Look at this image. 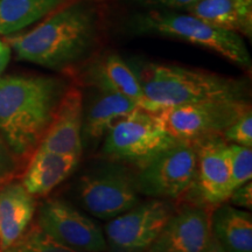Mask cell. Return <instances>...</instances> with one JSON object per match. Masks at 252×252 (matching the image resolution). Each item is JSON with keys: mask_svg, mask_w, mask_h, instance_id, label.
I'll list each match as a JSON object with an SVG mask.
<instances>
[{"mask_svg": "<svg viewBox=\"0 0 252 252\" xmlns=\"http://www.w3.org/2000/svg\"><path fill=\"white\" fill-rule=\"evenodd\" d=\"M67 88L56 77H0V134L18 160L37 149Z\"/></svg>", "mask_w": 252, "mask_h": 252, "instance_id": "obj_1", "label": "cell"}, {"mask_svg": "<svg viewBox=\"0 0 252 252\" xmlns=\"http://www.w3.org/2000/svg\"><path fill=\"white\" fill-rule=\"evenodd\" d=\"M97 20L96 9L89 2H74L32 31L5 41L21 61L63 70L89 54L96 39Z\"/></svg>", "mask_w": 252, "mask_h": 252, "instance_id": "obj_2", "label": "cell"}, {"mask_svg": "<svg viewBox=\"0 0 252 252\" xmlns=\"http://www.w3.org/2000/svg\"><path fill=\"white\" fill-rule=\"evenodd\" d=\"M135 75L151 112L184 104L248 99L245 81L197 69L149 63Z\"/></svg>", "mask_w": 252, "mask_h": 252, "instance_id": "obj_3", "label": "cell"}, {"mask_svg": "<svg viewBox=\"0 0 252 252\" xmlns=\"http://www.w3.org/2000/svg\"><path fill=\"white\" fill-rule=\"evenodd\" d=\"M137 28L144 33L158 34L201 46L238 67L251 69L250 53L239 34L214 26L194 15L151 11L138 19Z\"/></svg>", "mask_w": 252, "mask_h": 252, "instance_id": "obj_4", "label": "cell"}, {"mask_svg": "<svg viewBox=\"0 0 252 252\" xmlns=\"http://www.w3.org/2000/svg\"><path fill=\"white\" fill-rule=\"evenodd\" d=\"M104 137V156L138 169L178 141L166 130L156 112L143 108H137L118 121Z\"/></svg>", "mask_w": 252, "mask_h": 252, "instance_id": "obj_5", "label": "cell"}, {"mask_svg": "<svg viewBox=\"0 0 252 252\" xmlns=\"http://www.w3.org/2000/svg\"><path fill=\"white\" fill-rule=\"evenodd\" d=\"M77 193L87 212L103 220L115 219L140 202L135 174L112 160L84 173Z\"/></svg>", "mask_w": 252, "mask_h": 252, "instance_id": "obj_6", "label": "cell"}, {"mask_svg": "<svg viewBox=\"0 0 252 252\" xmlns=\"http://www.w3.org/2000/svg\"><path fill=\"white\" fill-rule=\"evenodd\" d=\"M251 105L248 99L184 104L158 110L156 115L178 141L196 143L210 135L222 134Z\"/></svg>", "mask_w": 252, "mask_h": 252, "instance_id": "obj_7", "label": "cell"}, {"mask_svg": "<svg viewBox=\"0 0 252 252\" xmlns=\"http://www.w3.org/2000/svg\"><path fill=\"white\" fill-rule=\"evenodd\" d=\"M135 174L140 194L152 198L175 200L194 185L196 178L195 144L176 141Z\"/></svg>", "mask_w": 252, "mask_h": 252, "instance_id": "obj_8", "label": "cell"}, {"mask_svg": "<svg viewBox=\"0 0 252 252\" xmlns=\"http://www.w3.org/2000/svg\"><path fill=\"white\" fill-rule=\"evenodd\" d=\"M175 208L169 200L152 198L139 202L127 212L110 220L104 228L106 250L145 252L171 219Z\"/></svg>", "mask_w": 252, "mask_h": 252, "instance_id": "obj_9", "label": "cell"}, {"mask_svg": "<svg viewBox=\"0 0 252 252\" xmlns=\"http://www.w3.org/2000/svg\"><path fill=\"white\" fill-rule=\"evenodd\" d=\"M36 225L59 243L77 252H105L103 230L93 219L60 198L41 204Z\"/></svg>", "mask_w": 252, "mask_h": 252, "instance_id": "obj_10", "label": "cell"}, {"mask_svg": "<svg viewBox=\"0 0 252 252\" xmlns=\"http://www.w3.org/2000/svg\"><path fill=\"white\" fill-rule=\"evenodd\" d=\"M210 214L197 204L175 209L145 252H207L212 242Z\"/></svg>", "mask_w": 252, "mask_h": 252, "instance_id": "obj_11", "label": "cell"}, {"mask_svg": "<svg viewBox=\"0 0 252 252\" xmlns=\"http://www.w3.org/2000/svg\"><path fill=\"white\" fill-rule=\"evenodd\" d=\"M195 144L196 149V178L201 201L210 207L224 203L230 191L229 144L222 135H210Z\"/></svg>", "mask_w": 252, "mask_h": 252, "instance_id": "obj_12", "label": "cell"}, {"mask_svg": "<svg viewBox=\"0 0 252 252\" xmlns=\"http://www.w3.org/2000/svg\"><path fill=\"white\" fill-rule=\"evenodd\" d=\"M83 96L80 89L68 87L63 94L48 130L39 146L52 152L81 157L83 153L82 123Z\"/></svg>", "mask_w": 252, "mask_h": 252, "instance_id": "obj_13", "label": "cell"}, {"mask_svg": "<svg viewBox=\"0 0 252 252\" xmlns=\"http://www.w3.org/2000/svg\"><path fill=\"white\" fill-rule=\"evenodd\" d=\"M80 160L81 157L37 147L31 156L21 184L34 197L46 196L74 173Z\"/></svg>", "mask_w": 252, "mask_h": 252, "instance_id": "obj_14", "label": "cell"}, {"mask_svg": "<svg viewBox=\"0 0 252 252\" xmlns=\"http://www.w3.org/2000/svg\"><path fill=\"white\" fill-rule=\"evenodd\" d=\"M36 210V201L21 182L0 186V247L4 251L23 236Z\"/></svg>", "mask_w": 252, "mask_h": 252, "instance_id": "obj_15", "label": "cell"}, {"mask_svg": "<svg viewBox=\"0 0 252 252\" xmlns=\"http://www.w3.org/2000/svg\"><path fill=\"white\" fill-rule=\"evenodd\" d=\"M137 108L140 106L123 94L98 90L89 105L83 108V146L102 139L116 123Z\"/></svg>", "mask_w": 252, "mask_h": 252, "instance_id": "obj_16", "label": "cell"}, {"mask_svg": "<svg viewBox=\"0 0 252 252\" xmlns=\"http://www.w3.org/2000/svg\"><path fill=\"white\" fill-rule=\"evenodd\" d=\"M89 78L97 90L123 94L140 108L151 111L137 75L119 55H108L97 62L91 69Z\"/></svg>", "mask_w": 252, "mask_h": 252, "instance_id": "obj_17", "label": "cell"}, {"mask_svg": "<svg viewBox=\"0 0 252 252\" xmlns=\"http://www.w3.org/2000/svg\"><path fill=\"white\" fill-rule=\"evenodd\" d=\"M185 11L216 27L252 36V0H197Z\"/></svg>", "mask_w": 252, "mask_h": 252, "instance_id": "obj_18", "label": "cell"}, {"mask_svg": "<svg viewBox=\"0 0 252 252\" xmlns=\"http://www.w3.org/2000/svg\"><path fill=\"white\" fill-rule=\"evenodd\" d=\"M212 234L225 252H252L251 213L220 203L210 214Z\"/></svg>", "mask_w": 252, "mask_h": 252, "instance_id": "obj_19", "label": "cell"}, {"mask_svg": "<svg viewBox=\"0 0 252 252\" xmlns=\"http://www.w3.org/2000/svg\"><path fill=\"white\" fill-rule=\"evenodd\" d=\"M65 0H0V35L9 36L53 13Z\"/></svg>", "mask_w": 252, "mask_h": 252, "instance_id": "obj_20", "label": "cell"}, {"mask_svg": "<svg viewBox=\"0 0 252 252\" xmlns=\"http://www.w3.org/2000/svg\"><path fill=\"white\" fill-rule=\"evenodd\" d=\"M1 252H77L65 247L46 232H43L37 225L27 229L26 232L14 242L11 247Z\"/></svg>", "mask_w": 252, "mask_h": 252, "instance_id": "obj_21", "label": "cell"}, {"mask_svg": "<svg viewBox=\"0 0 252 252\" xmlns=\"http://www.w3.org/2000/svg\"><path fill=\"white\" fill-rule=\"evenodd\" d=\"M230 163V191L239 186L251 181L252 178V150L251 147L229 144Z\"/></svg>", "mask_w": 252, "mask_h": 252, "instance_id": "obj_22", "label": "cell"}, {"mask_svg": "<svg viewBox=\"0 0 252 252\" xmlns=\"http://www.w3.org/2000/svg\"><path fill=\"white\" fill-rule=\"evenodd\" d=\"M222 138L228 144L252 146V111L251 108L242 113L222 132Z\"/></svg>", "mask_w": 252, "mask_h": 252, "instance_id": "obj_23", "label": "cell"}, {"mask_svg": "<svg viewBox=\"0 0 252 252\" xmlns=\"http://www.w3.org/2000/svg\"><path fill=\"white\" fill-rule=\"evenodd\" d=\"M18 161L17 157L12 153L0 134V186L12 180L18 171Z\"/></svg>", "mask_w": 252, "mask_h": 252, "instance_id": "obj_24", "label": "cell"}, {"mask_svg": "<svg viewBox=\"0 0 252 252\" xmlns=\"http://www.w3.org/2000/svg\"><path fill=\"white\" fill-rule=\"evenodd\" d=\"M232 206L238 208H244L245 210L250 212L252 208V182L249 181L247 184L239 186L236 188L228 198Z\"/></svg>", "mask_w": 252, "mask_h": 252, "instance_id": "obj_25", "label": "cell"}, {"mask_svg": "<svg viewBox=\"0 0 252 252\" xmlns=\"http://www.w3.org/2000/svg\"><path fill=\"white\" fill-rule=\"evenodd\" d=\"M138 4L147 7H158L167 9H186L197 0H135Z\"/></svg>", "mask_w": 252, "mask_h": 252, "instance_id": "obj_26", "label": "cell"}, {"mask_svg": "<svg viewBox=\"0 0 252 252\" xmlns=\"http://www.w3.org/2000/svg\"><path fill=\"white\" fill-rule=\"evenodd\" d=\"M11 47L6 43V41H2L0 39V75L2 74V71L7 67L9 60H11Z\"/></svg>", "mask_w": 252, "mask_h": 252, "instance_id": "obj_27", "label": "cell"}, {"mask_svg": "<svg viewBox=\"0 0 252 252\" xmlns=\"http://www.w3.org/2000/svg\"><path fill=\"white\" fill-rule=\"evenodd\" d=\"M207 252H225V251H224V249L220 247L219 242L216 241V238L213 236L212 242H210V245H209V249H208Z\"/></svg>", "mask_w": 252, "mask_h": 252, "instance_id": "obj_28", "label": "cell"}, {"mask_svg": "<svg viewBox=\"0 0 252 252\" xmlns=\"http://www.w3.org/2000/svg\"><path fill=\"white\" fill-rule=\"evenodd\" d=\"M0 252H1V247H0Z\"/></svg>", "mask_w": 252, "mask_h": 252, "instance_id": "obj_29", "label": "cell"}]
</instances>
